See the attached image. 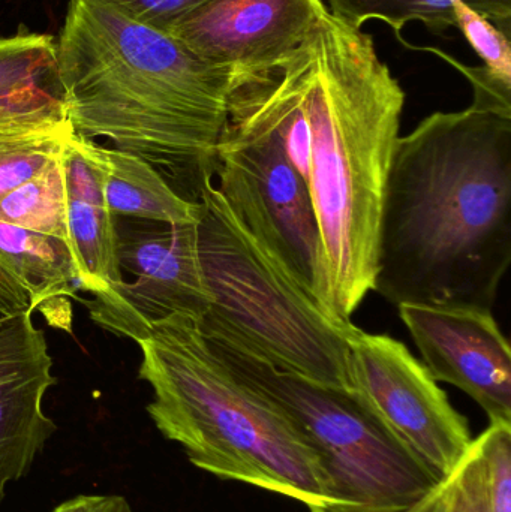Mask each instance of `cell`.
Segmentation results:
<instances>
[{
    "label": "cell",
    "instance_id": "603a6c76",
    "mask_svg": "<svg viewBox=\"0 0 511 512\" xmlns=\"http://www.w3.org/2000/svg\"><path fill=\"white\" fill-rule=\"evenodd\" d=\"M447 512H491L486 466L476 439L473 450L449 478Z\"/></svg>",
    "mask_w": 511,
    "mask_h": 512
},
{
    "label": "cell",
    "instance_id": "4fadbf2b",
    "mask_svg": "<svg viewBox=\"0 0 511 512\" xmlns=\"http://www.w3.org/2000/svg\"><path fill=\"white\" fill-rule=\"evenodd\" d=\"M68 122L65 90L51 35L21 26L0 38V126H45Z\"/></svg>",
    "mask_w": 511,
    "mask_h": 512
},
{
    "label": "cell",
    "instance_id": "7a4b0ae2",
    "mask_svg": "<svg viewBox=\"0 0 511 512\" xmlns=\"http://www.w3.org/2000/svg\"><path fill=\"white\" fill-rule=\"evenodd\" d=\"M57 65L75 134L149 162L176 191L215 176L231 69L102 0L69 2Z\"/></svg>",
    "mask_w": 511,
    "mask_h": 512
},
{
    "label": "cell",
    "instance_id": "2e32d148",
    "mask_svg": "<svg viewBox=\"0 0 511 512\" xmlns=\"http://www.w3.org/2000/svg\"><path fill=\"white\" fill-rule=\"evenodd\" d=\"M455 0H329L330 12L344 18L356 27H362L369 20H380L395 30L401 39V32L411 21L425 24L438 35L456 27ZM468 6L488 18L498 29L510 36L511 0H462Z\"/></svg>",
    "mask_w": 511,
    "mask_h": 512
},
{
    "label": "cell",
    "instance_id": "5bb4252c",
    "mask_svg": "<svg viewBox=\"0 0 511 512\" xmlns=\"http://www.w3.org/2000/svg\"><path fill=\"white\" fill-rule=\"evenodd\" d=\"M0 258L26 289L30 309L39 310L48 324L71 331L68 300H80V279L69 243L0 222Z\"/></svg>",
    "mask_w": 511,
    "mask_h": 512
},
{
    "label": "cell",
    "instance_id": "7402d4cb",
    "mask_svg": "<svg viewBox=\"0 0 511 512\" xmlns=\"http://www.w3.org/2000/svg\"><path fill=\"white\" fill-rule=\"evenodd\" d=\"M476 442L486 466L489 510L511 512V424L489 423Z\"/></svg>",
    "mask_w": 511,
    "mask_h": 512
},
{
    "label": "cell",
    "instance_id": "8992f818",
    "mask_svg": "<svg viewBox=\"0 0 511 512\" xmlns=\"http://www.w3.org/2000/svg\"><path fill=\"white\" fill-rule=\"evenodd\" d=\"M215 176L216 188L243 227L335 316L327 301L311 192L285 144L273 63L231 74Z\"/></svg>",
    "mask_w": 511,
    "mask_h": 512
},
{
    "label": "cell",
    "instance_id": "30bf717a",
    "mask_svg": "<svg viewBox=\"0 0 511 512\" xmlns=\"http://www.w3.org/2000/svg\"><path fill=\"white\" fill-rule=\"evenodd\" d=\"M398 312L435 381L467 393L491 423L511 424V349L492 310L401 304Z\"/></svg>",
    "mask_w": 511,
    "mask_h": 512
},
{
    "label": "cell",
    "instance_id": "7c38bea8",
    "mask_svg": "<svg viewBox=\"0 0 511 512\" xmlns=\"http://www.w3.org/2000/svg\"><path fill=\"white\" fill-rule=\"evenodd\" d=\"M57 379L33 310L0 322V504L9 484L26 477L57 427L42 409Z\"/></svg>",
    "mask_w": 511,
    "mask_h": 512
},
{
    "label": "cell",
    "instance_id": "4316f807",
    "mask_svg": "<svg viewBox=\"0 0 511 512\" xmlns=\"http://www.w3.org/2000/svg\"><path fill=\"white\" fill-rule=\"evenodd\" d=\"M449 508V480L441 483L440 486L435 487L429 495L420 499L416 504L411 507L402 508V510L387 511V512H447ZM311 512H354L344 510H318Z\"/></svg>",
    "mask_w": 511,
    "mask_h": 512
},
{
    "label": "cell",
    "instance_id": "484cf974",
    "mask_svg": "<svg viewBox=\"0 0 511 512\" xmlns=\"http://www.w3.org/2000/svg\"><path fill=\"white\" fill-rule=\"evenodd\" d=\"M53 512H134L123 496L83 495L63 502Z\"/></svg>",
    "mask_w": 511,
    "mask_h": 512
},
{
    "label": "cell",
    "instance_id": "3957f363",
    "mask_svg": "<svg viewBox=\"0 0 511 512\" xmlns=\"http://www.w3.org/2000/svg\"><path fill=\"white\" fill-rule=\"evenodd\" d=\"M308 188L330 310L350 322L378 267L381 213L405 92L374 38L326 9L302 44Z\"/></svg>",
    "mask_w": 511,
    "mask_h": 512
},
{
    "label": "cell",
    "instance_id": "ba28073f",
    "mask_svg": "<svg viewBox=\"0 0 511 512\" xmlns=\"http://www.w3.org/2000/svg\"><path fill=\"white\" fill-rule=\"evenodd\" d=\"M353 391L434 475L449 480L473 450L467 418L405 343L360 330L350 339Z\"/></svg>",
    "mask_w": 511,
    "mask_h": 512
},
{
    "label": "cell",
    "instance_id": "8fae6325",
    "mask_svg": "<svg viewBox=\"0 0 511 512\" xmlns=\"http://www.w3.org/2000/svg\"><path fill=\"white\" fill-rule=\"evenodd\" d=\"M326 9L324 0H209L165 32L206 62L245 71L299 47Z\"/></svg>",
    "mask_w": 511,
    "mask_h": 512
},
{
    "label": "cell",
    "instance_id": "6da1fadb",
    "mask_svg": "<svg viewBox=\"0 0 511 512\" xmlns=\"http://www.w3.org/2000/svg\"><path fill=\"white\" fill-rule=\"evenodd\" d=\"M455 66L473 104L399 137L381 213L374 292L401 304L492 310L511 264V84Z\"/></svg>",
    "mask_w": 511,
    "mask_h": 512
},
{
    "label": "cell",
    "instance_id": "9a60e30c",
    "mask_svg": "<svg viewBox=\"0 0 511 512\" xmlns=\"http://www.w3.org/2000/svg\"><path fill=\"white\" fill-rule=\"evenodd\" d=\"M107 168L105 207L113 216L162 224H197L200 203L186 200L149 162L114 147L101 146Z\"/></svg>",
    "mask_w": 511,
    "mask_h": 512
},
{
    "label": "cell",
    "instance_id": "44dd1931",
    "mask_svg": "<svg viewBox=\"0 0 511 512\" xmlns=\"http://www.w3.org/2000/svg\"><path fill=\"white\" fill-rule=\"evenodd\" d=\"M456 27L464 33L483 66L504 83L511 84L510 36L462 0L453 2Z\"/></svg>",
    "mask_w": 511,
    "mask_h": 512
},
{
    "label": "cell",
    "instance_id": "5b68a950",
    "mask_svg": "<svg viewBox=\"0 0 511 512\" xmlns=\"http://www.w3.org/2000/svg\"><path fill=\"white\" fill-rule=\"evenodd\" d=\"M197 201L198 254L212 306L197 322L287 372L353 391L350 339L359 331L303 291L204 179Z\"/></svg>",
    "mask_w": 511,
    "mask_h": 512
},
{
    "label": "cell",
    "instance_id": "d4e9b609",
    "mask_svg": "<svg viewBox=\"0 0 511 512\" xmlns=\"http://www.w3.org/2000/svg\"><path fill=\"white\" fill-rule=\"evenodd\" d=\"M30 309L29 295L0 258V322Z\"/></svg>",
    "mask_w": 511,
    "mask_h": 512
},
{
    "label": "cell",
    "instance_id": "e0dca14e",
    "mask_svg": "<svg viewBox=\"0 0 511 512\" xmlns=\"http://www.w3.org/2000/svg\"><path fill=\"white\" fill-rule=\"evenodd\" d=\"M116 216L107 207L68 201V243L77 264L80 289L90 295L122 282L117 259Z\"/></svg>",
    "mask_w": 511,
    "mask_h": 512
},
{
    "label": "cell",
    "instance_id": "ffe728a7",
    "mask_svg": "<svg viewBox=\"0 0 511 512\" xmlns=\"http://www.w3.org/2000/svg\"><path fill=\"white\" fill-rule=\"evenodd\" d=\"M59 161L68 200L105 207L107 168L101 146L74 132L63 144Z\"/></svg>",
    "mask_w": 511,
    "mask_h": 512
},
{
    "label": "cell",
    "instance_id": "ac0fdd59",
    "mask_svg": "<svg viewBox=\"0 0 511 512\" xmlns=\"http://www.w3.org/2000/svg\"><path fill=\"white\" fill-rule=\"evenodd\" d=\"M68 195L59 156L0 201V222L68 242Z\"/></svg>",
    "mask_w": 511,
    "mask_h": 512
},
{
    "label": "cell",
    "instance_id": "cb8c5ba5",
    "mask_svg": "<svg viewBox=\"0 0 511 512\" xmlns=\"http://www.w3.org/2000/svg\"><path fill=\"white\" fill-rule=\"evenodd\" d=\"M140 23L165 30L209 0H102Z\"/></svg>",
    "mask_w": 511,
    "mask_h": 512
},
{
    "label": "cell",
    "instance_id": "52a82bcc",
    "mask_svg": "<svg viewBox=\"0 0 511 512\" xmlns=\"http://www.w3.org/2000/svg\"><path fill=\"white\" fill-rule=\"evenodd\" d=\"M204 339L239 378L299 427L323 462L339 510H402L440 486L354 391L279 369L231 340Z\"/></svg>",
    "mask_w": 511,
    "mask_h": 512
},
{
    "label": "cell",
    "instance_id": "9c48e42d",
    "mask_svg": "<svg viewBox=\"0 0 511 512\" xmlns=\"http://www.w3.org/2000/svg\"><path fill=\"white\" fill-rule=\"evenodd\" d=\"M150 224L140 231L117 230L120 271L132 274L134 282L122 280L78 300L95 324L134 342L155 322L171 316L198 322L212 306L198 254V222Z\"/></svg>",
    "mask_w": 511,
    "mask_h": 512
},
{
    "label": "cell",
    "instance_id": "277c9868",
    "mask_svg": "<svg viewBox=\"0 0 511 512\" xmlns=\"http://www.w3.org/2000/svg\"><path fill=\"white\" fill-rule=\"evenodd\" d=\"M138 378L152 387L146 411L191 465L293 499L309 511L339 510L332 481L290 417L210 348L197 322L171 316L137 340Z\"/></svg>",
    "mask_w": 511,
    "mask_h": 512
},
{
    "label": "cell",
    "instance_id": "d6986e66",
    "mask_svg": "<svg viewBox=\"0 0 511 512\" xmlns=\"http://www.w3.org/2000/svg\"><path fill=\"white\" fill-rule=\"evenodd\" d=\"M74 134L71 123L0 126V201L41 173Z\"/></svg>",
    "mask_w": 511,
    "mask_h": 512
}]
</instances>
